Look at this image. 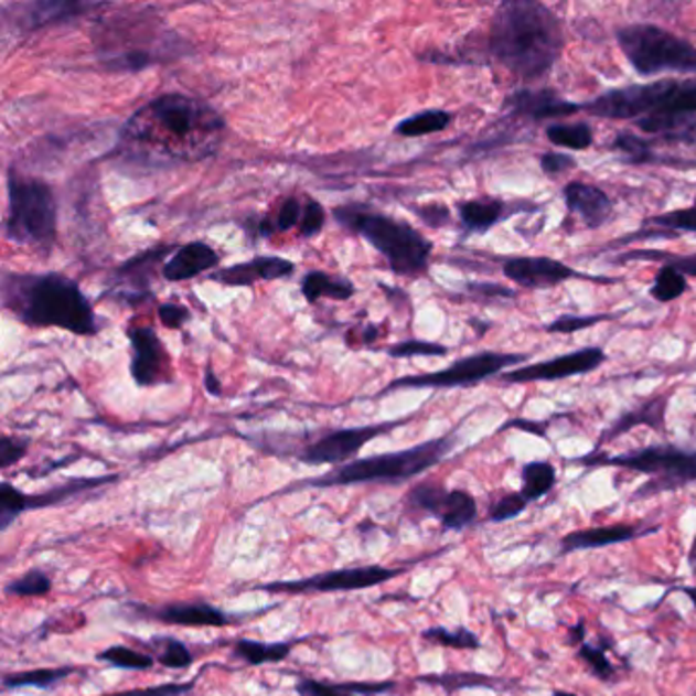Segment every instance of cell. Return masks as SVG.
I'll use <instances>...</instances> for the list:
<instances>
[{"mask_svg": "<svg viewBox=\"0 0 696 696\" xmlns=\"http://www.w3.org/2000/svg\"><path fill=\"white\" fill-rule=\"evenodd\" d=\"M225 121L194 96H156L136 110L121 129L124 150L146 160L199 162L217 150Z\"/></svg>", "mask_w": 696, "mask_h": 696, "instance_id": "6da1fadb", "label": "cell"}, {"mask_svg": "<svg viewBox=\"0 0 696 696\" xmlns=\"http://www.w3.org/2000/svg\"><path fill=\"white\" fill-rule=\"evenodd\" d=\"M489 50L515 78L523 83L542 81L564 50L560 19L535 0L503 2L492 17Z\"/></svg>", "mask_w": 696, "mask_h": 696, "instance_id": "7a4b0ae2", "label": "cell"}, {"mask_svg": "<svg viewBox=\"0 0 696 696\" xmlns=\"http://www.w3.org/2000/svg\"><path fill=\"white\" fill-rule=\"evenodd\" d=\"M2 307L29 328L64 329L81 338L100 331V321L83 288L64 274L4 272Z\"/></svg>", "mask_w": 696, "mask_h": 696, "instance_id": "3957f363", "label": "cell"}, {"mask_svg": "<svg viewBox=\"0 0 696 696\" xmlns=\"http://www.w3.org/2000/svg\"><path fill=\"white\" fill-rule=\"evenodd\" d=\"M333 218L347 232L364 237L396 276H419L427 270L433 244L409 223L366 205L335 206Z\"/></svg>", "mask_w": 696, "mask_h": 696, "instance_id": "277c9868", "label": "cell"}, {"mask_svg": "<svg viewBox=\"0 0 696 696\" xmlns=\"http://www.w3.org/2000/svg\"><path fill=\"white\" fill-rule=\"evenodd\" d=\"M100 62L115 72H139L164 62L168 52H176V35L165 31L162 19L150 13L117 14L103 21L96 31Z\"/></svg>", "mask_w": 696, "mask_h": 696, "instance_id": "5b68a950", "label": "cell"}, {"mask_svg": "<svg viewBox=\"0 0 696 696\" xmlns=\"http://www.w3.org/2000/svg\"><path fill=\"white\" fill-rule=\"evenodd\" d=\"M456 446V437H437L409 450L378 453L362 460H354L347 464L338 465L333 472L319 479L307 480L314 489H331V486H350V484H366V482H384V484H400L410 479H417L433 465L439 464Z\"/></svg>", "mask_w": 696, "mask_h": 696, "instance_id": "8992f818", "label": "cell"}, {"mask_svg": "<svg viewBox=\"0 0 696 696\" xmlns=\"http://www.w3.org/2000/svg\"><path fill=\"white\" fill-rule=\"evenodd\" d=\"M4 237L14 246L50 251L57 237V203L54 189L40 178H28L11 168L7 178Z\"/></svg>", "mask_w": 696, "mask_h": 696, "instance_id": "52a82bcc", "label": "cell"}, {"mask_svg": "<svg viewBox=\"0 0 696 696\" xmlns=\"http://www.w3.org/2000/svg\"><path fill=\"white\" fill-rule=\"evenodd\" d=\"M582 110L604 119H633L660 115H696V81H657L613 88L597 96Z\"/></svg>", "mask_w": 696, "mask_h": 696, "instance_id": "ba28073f", "label": "cell"}, {"mask_svg": "<svg viewBox=\"0 0 696 696\" xmlns=\"http://www.w3.org/2000/svg\"><path fill=\"white\" fill-rule=\"evenodd\" d=\"M617 42L629 64L642 76H655L664 72L695 74L696 47L668 29L635 23L617 29Z\"/></svg>", "mask_w": 696, "mask_h": 696, "instance_id": "9c48e42d", "label": "cell"}, {"mask_svg": "<svg viewBox=\"0 0 696 696\" xmlns=\"http://www.w3.org/2000/svg\"><path fill=\"white\" fill-rule=\"evenodd\" d=\"M578 462L585 465H614L652 477L647 484L633 494L635 501L660 492L676 491L696 482V451L676 446H650L619 456H588Z\"/></svg>", "mask_w": 696, "mask_h": 696, "instance_id": "30bf717a", "label": "cell"}, {"mask_svg": "<svg viewBox=\"0 0 696 696\" xmlns=\"http://www.w3.org/2000/svg\"><path fill=\"white\" fill-rule=\"evenodd\" d=\"M527 355L501 354V352H480V354L468 355L451 366L429 374H413L396 378L386 386L384 393L396 390V388H453V386H470V384L482 383L491 378L494 374L505 372L508 366H515L523 362Z\"/></svg>", "mask_w": 696, "mask_h": 696, "instance_id": "8fae6325", "label": "cell"}, {"mask_svg": "<svg viewBox=\"0 0 696 696\" xmlns=\"http://www.w3.org/2000/svg\"><path fill=\"white\" fill-rule=\"evenodd\" d=\"M403 570H390L383 566H354V568H342V570H331V572L314 574L309 578L299 580H280L264 585L261 590L270 592H347V590H364V588L381 587L388 580L396 578Z\"/></svg>", "mask_w": 696, "mask_h": 696, "instance_id": "7c38bea8", "label": "cell"}, {"mask_svg": "<svg viewBox=\"0 0 696 696\" xmlns=\"http://www.w3.org/2000/svg\"><path fill=\"white\" fill-rule=\"evenodd\" d=\"M396 425L400 424L362 425V427L331 431L328 436L319 437L311 446H307L299 453V460L309 465L345 464L347 460L357 456V451L370 443L374 437L384 436Z\"/></svg>", "mask_w": 696, "mask_h": 696, "instance_id": "4fadbf2b", "label": "cell"}, {"mask_svg": "<svg viewBox=\"0 0 696 696\" xmlns=\"http://www.w3.org/2000/svg\"><path fill=\"white\" fill-rule=\"evenodd\" d=\"M127 338L131 342V366L129 372L139 386H158L172 383V362L170 354L160 340V335L151 328L127 329Z\"/></svg>", "mask_w": 696, "mask_h": 696, "instance_id": "5bb4252c", "label": "cell"}, {"mask_svg": "<svg viewBox=\"0 0 696 696\" xmlns=\"http://www.w3.org/2000/svg\"><path fill=\"white\" fill-rule=\"evenodd\" d=\"M503 272L515 285H520L523 288H533V290L558 287L561 282H568V280H592V282H601V285L614 282V278L578 272L576 268L564 264V261L554 260V258H542V256H535V258H511V260L505 261Z\"/></svg>", "mask_w": 696, "mask_h": 696, "instance_id": "9a60e30c", "label": "cell"}, {"mask_svg": "<svg viewBox=\"0 0 696 696\" xmlns=\"http://www.w3.org/2000/svg\"><path fill=\"white\" fill-rule=\"evenodd\" d=\"M607 355L601 347H585L572 354L558 355L547 362H537L523 368L511 370L503 376L508 384L554 383L572 376H582L592 370L601 368Z\"/></svg>", "mask_w": 696, "mask_h": 696, "instance_id": "2e32d148", "label": "cell"}, {"mask_svg": "<svg viewBox=\"0 0 696 696\" xmlns=\"http://www.w3.org/2000/svg\"><path fill=\"white\" fill-rule=\"evenodd\" d=\"M143 617L180 628H227L232 614L205 601L170 602L164 607H137Z\"/></svg>", "mask_w": 696, "mask_h": 696, "instance_id": "e0dca14e", "label": "cell"}, {"mask_svg": "<svg viewBox=\"0 0 696 696\" xmlns=\"http://www.w3.org/2000/svg\"><path fill=\"white\" fill-rule=\"evenodd\" d=\"M295 274V264L278 256H256L211 272V280L225 287H254L256 282L282 280Z\"/></svg>", "mask_w": 696, "mask_h": 696, "instance_id": "ac0fdd59", "label": "cell"}, {"mask_svg": "<svg viewBox=\"0 0 696 696\" xmlns=\"http://www.w3.org/2000/svg\"><path fill=\"white\" fill-rule=\"evenodd\" d=\"M506 107L511 109L513 115H523L529 117L533 121H542V119H560V117H570L574 113L582 110V105L570 103L560 95H556L549 88H523L508 96Z\"/></svg>", "mask_w": 696, "mask_h": 696, "instance_id": "d6986e66", "label": "cell"}, {"mask_svg": "<svg viewBox=\"0 0 696 696\" xmlns=\"http://www.w3.org/2000/svg\"><path fill=\"white\" fill-rule=\"evenodd\" d=\"M564 201L568 211L582 218V223L588 229H599L602 227L611 213L613 203L611 199L599 189L587 182H570L564 186Z\"/></svg>", "mask_w": 696, "mask_h": 696, "instance_id": "ffe728a7", "label": "cell"}, {"mask_svg": "<svg viewBox=\"0 0 696 696\" xmlns=\"http://www.w3.org/2000/svg\"><path fill=\"white\" fill-rule=\"evenodd\" d=\"M221 256L205 242H191L186 246L178 247L174 256L165 261L162 276L168 282H184L199 274L208 272L217 268Z\"/></svg>", "mask_w": 696, "mask_h": 696, "instance_id": "44dd1931", "label": "cell"}, {"mask_svg": "<svg viewBox=\"0 0 696 696\" xmlns=\"http://www.w3.org/2000/svg\"><path fill=\"white\" fill-rule=\"evenodd\" d=\"M657 532L654 529H642L638 525H628V523H614V525H602V527H592V529H578V532L568 533L561 539V554H570V552H580V549H595V547L614 546V544H625L645 533Z\"/></svg>", "mask_w": 696, "mask_h": 696, "instance_id": "7402d4cb", "label": "cell"}, {"mask_svg": "<svg viewBox=\"0 0 696 696\" xmlns=\"http://www.w3.org/2000/svg\"><path fill=\"white\" fill-rule=\"evenodd\" d=\"M172 249H174L172 246L156 247L124 264L115 274V285L119 287L115 297H127L131 302H136V297H148L150 295L148 285H150L153 266L162 261L165 254H170Z\"/></svg>", "mask_w": 696, "mask_h": 696, "instance_id": "603a6c76", "label": "cell"}, {"mask_svg": "<svg viewBox=\"0 0 696 696\" xmlns=\"http://www.w3.org/2000/svg\"><path fill=\"white\" fill-rule=\"evenodd\" d=\"M460 221L468 233H486L511 215V206L501 199H474L458 205Z\"/></svg>", "mask_w": 696, "mask_h": 696, "instance_id": "cb8c5ba5", "label": "cell"}, {"mask_svg": "<svg viewBox=\"0 0 696 696\" xmlns=\"http://www.w3.org/2000/svg\"><path fill=\"white\" fill-rule=\"evenodd\" d=\"M302 295L309 302L321 301H350L355 295L354 282L345 276H333V274L313 270L302 276Z\"/></svg>", "mask_w": 696, "mask_h": 696, "instance_id": "d4e9b609", "label": "cell"}, {"mask_svg": "<svg viewBox=\"0 0 696 696\" xmlns=\"http://www.w3.org/2000/svg\"><path fill=\"white\" fill-rule=\"evenodd\" d=\"M25 14H21L25 21V29L45 28L54 23H64L72 17H78L88 9H96L95 4H81V2H35L19 7Z\"/></svg>", "mask_w": 696, "mask_h": 696, "instance_id": "484cf974", "label": "cell"}, {"mask_svg": "<svg viewBox=\"0 0 696 696\" xmlns=\"http://www.w3.org/2000/svg\"><path fill=\"white\" fill-rule=\"evenodd\" d=\"M292 652V643L288 642H254V640H239L233 645V655L246 662L247 666H261V664H278L287 660Z\"/></svg>", "mask_w": 696, "mask_h": 696, "instance_id": "4316f807", "label": "cell"}, {"mask_svg": "<svg viewBox=\"0 0 696 696\" xmlns=\"http://www.w3.org/2000/svg\"><path fill=\"white\" fill-rule=\"evenodd\" d=\"M479 517L477 499L465 491H450L448 505L441 515V525L448 532H462Z\"/></svg>", "mask_w": 696, "mask_h": 696, "instance_id": "83f0119b", "label": "cell"}, {"mask_svg": "<svg viewBox=\"0 0 696 696\" xmlns=\"http://www.w3.org/2000/svg\"><path fill=\"white\" fill-rule=\"evenodd\" d=\"M451 121H453V115L448 110H421V113L407 117L396 125L395 133L400 137L433 136V133L448 129Z\"/></svg>", "mask_w": 696, "mask_h": 696, "instance_id": "f1b7e54d", "label": "cell"}, {"mask_svg": "<svg viewBox=\"0 0 696 696\" xmlns=\"http://www.w3.org/2000/svg\"><path fill=\"white\" fill-rule=\"evenodd\" d=\"M448 496H450V491L443 484L421 482V484L410 489L409 494H407V505L417 513H425V515L441 520L446 505H448Z\"/></svg>", "mask_w": 696, "mask_h": 696, "instance_id": "f546056e", "label": "cell"}, {"mask_svg": "<svg viewBox=\"0 0 696 696\" xmlns=\"http://www.w3.org/2000/svg\"><path fill=\"white\" fill-rule=\"evenodd\" d=\"M69 674H74V668H40L28 670V672H17L7 674L2 678V684L7 690L13 688H42L50 690L55 684L64 683Z\"/></svg>", "mask_w": 696, "mask_h": 696, "instance_id": "4dcf8cb0", "label": "cell"}, {"mask_svg": "<svg viewBox=\"0 0 696 696\" xmlns=\"http://www.w3.org/2000/svg\"><path fill=\"white\" fill-rule=\"evenodd\" d=\"M148 647L151 655L156 657V662H160L168 670L191 668L194 662V655L189 650V645L170 635L153 638L148 642Z\"/></svg>", "mask_w": 696, "mask_h": 696, "instance_id": "1f68e13d", "label": "cell"}, {"mask_svg": "<svg viewBox=\"0 0 696 696\" xmlns=\"http://www.w3.org/2000/svg\"><path fill=\"white\" fill-rule=\"evenodd\" d=\"M521 480H523L521 494L529 503L539 501L542 496H546L547 492L554 489V484H556V468L549 462H529V464L523 465Z\"/></svg>", "mask_w": 696, "mask_h": 696, "instance_id": "d6a6232c", "label": "cell"}, {"mask_svg": "<svg viewBox=\"0 0 696 696\" xmlns=\"http://www.w3.org/2000/svg\"><path fill=\"white\" fill-rule=\"evenodd\" d=\"M664 413H666V398H655V400L647 403L642 409L623 415V417L607 431L604 439L621 436V433H625L629 429H633L635 425L645 424L652 425L654 429H662V427H664Z\"/></svg>", "mask_w": 696, "mask_h": 696, "instance_id": "836d02e7", "label": "cell"}, {"mask_svg": "<svg viewBox=\"0 0 696 696\" xmlns=\"http://www.w3.org/2000/svg\"><path fill=\"white\" fill-rule=\"evenodd\" d=\"M302 211H304V199L288 196L278 206L276 215L261 218L258 233L261 237H270L274 233L288 232L292 227H299L302 221Z\"/></svg>", "mask_w": 696, "mask_h": 696, "instance_id": "e575fe53", "label": "cell"}, {"mask_svg": "<svg viewBox=\"0 0 696 696\" xmlns=\"http://www.w3.org/2000/svg\"><path fill=\"white\" fill-rule=\"evenodd\" d=\"M110 480L115 479L107 477V479L69 480L66 484L55 486L52 491L43 492V494H35V496L29 494L28 506L29 508H42V506L57 505V503H64V501H68V499L81 494V492L90 491V489H96L100 484H107Z\"/></svg>", "mask_w": 696, "mask_h": 696, "instance_id": "d590c367", "label": "cell"}, {"mask_svg": "<svg viewBox=\"0 0 696 696\" xmlns=\"http://www.w3.org/2000/svg\"><path fill=\"white\" fill-rule=\"evenodd\" d=\"M547 139L558 146L574 151H585L592 146L595 136L587 124H556L549 125L546 131Z\"/></svg>", "mask_w": 696, "mask_h": 696, "instance_id": "8d00e7d4", "label": "cell"}, {"mask_svg": "<svg viewBox=\"0 0 696 696\" xmlns=\"http://www.w3.org/2000/svg\"><path fill=\"white\" fill-rule=\"evenodd\" d=\"M688 288V280L674 266L664 264L655 274L654 285L650 288L652 299L657 302H672L681 299Z\"/></svg>", "mask_w": 696, "mask_h": 696, "instance_id": "74e56055", "label": "cell"}, {"mask_svg": "<svg viewBox=\"0 0 696 696\" xmlns=\"http://www.w3.org/2000/svg\"><path fill=\"white\" fill-rule=\"evenodd\" d=\"M96 660L107 662L110 666L121 670H150L156 664V657L151 654H143L127 645H110L96 655Z\"/></svg>", "mask_w": 696, "mask_h": 696, "instance_id": "f35d334b", "label": "cell"}, {"mask_svg": "<svg viewBox=\"0 0 696 696\" xmlns=\"http://www.w3.org/2000/svg\"><path fill=\"white\" fill-rule=\"evenodd\" d=\"M29 494L19 491L11 482L0 484V532L4 533L13 525L21 513L29 511Z\"/></svg>", "mask_w": 696, "mask_h": 696, "instance_id": "ab89813d", "label": "cell"}, {"mask_svg": "<svg viewBox=\"0 0 696 696\" xmlns=\"http://www.w3.org/2000/svg\"><path fill=\"white\" fill-rule=\"evenodd\" d=\"M424 640L436 643V645H443V647H453V650H479L480 647L479 635L465 628L425 629Z\"/></svg>", "mask_w": 696, "mask_h": 696, "instance_id": "60d3db41", "label": "cell"}, {"mask_svg": "<svg viewBox=\"0 0 696 696\" xmlns=\"http://www.w3.org/2000/svg\"><path fill=\"white\" fill-rule=\"evenodd\" d=\"M50 590H52L50 576L40 570V568H33V570H29L23 576L13 578L4 587V595L7 597H45Z\"/></svg>", "mask_w": 696, "mask_h": 696, "instance_id": "b9f144b4", "label": "cell"}, {"mask_svg": "<svg viewBox=\"0 0 696 696\" xmlns=\"http://www.w3.org/2000/svg\"><path fill=\"white\" fill-rule=\"evenodd\" d=\"M299 696H354L368 695L366 684H329L319 683L314 678H299L297 683Z\"/></svg>", "mask_w": 696, "mask_h": 696, "instance_id": "7bdbcfd3", "label": "cell"}, {"mask_svg": "<svg viewBox=\"0 0 696 696\" xmlns=\"http://www.w3.org/2000/svg\"><path fill=\"white\" fill-rule=\"evenodd\" d=\"M613 150L623 153L625 160L631 164H645V162L654 160L652 146L642 137L633 136V133H619L614 137Z\"/></svg>", "mask_w": 696, "mask_h": 696, "instance_id": "ee69618b", "label": "cell"}, {"mask_svg": "<svg viewBox=\"0 0 696 696\" xmlns=\"http://www.w3.org/2000/svg\"><path fill=\"white\" fill-rule=\"evenodd\" d=\"M647 223L664 227L668 232H688L696 233V205L688 208H676L664 215L647 218Z\"/></svg>", "mask_w": 696, "mask_h": 696, "instance_id": "f6af8a7d", "label": "cell"}, {"mask_svg": "<svg viewBox=\"0 0 696 696\" xmlns=\"http://www.w3.org/2000/svg\"><path fill=\"white\" fill-rule=\"evenodd\" d=\"M529 501L521 494V492H508L505 496H501L489 511V520L492 523H505V521L520 517L521 513L527 508Z\"/></svg>", "mask_w": 696, "mask_h": 696, "instance_id": "bcb514c9", "label": "cell"}, {"mask_svg": "<svg viewBox=\"0 0 696 696\" xmlns=\"http://www.w3.org/2000/svg\"><path fill=\"white\" fill-rule=\"evenodd\" d=\"M611 314H564L554 323L546 325L547 333H576L582 329L595 328L597 323L609 321Z\"/></svg>", "mask_w": 696, "mask_h": 696, "instance_id": "7dc6e473", "label": "cell"}, {"mask_svg": "<svg viewBox=\"0 0 696 696\" xmlns=\"http://www.w3.org/2000/svg\"><path fill=\"white\" fill-rule=\"evenodd\" d=\"M424 683L439 684L443 688H448L450 693L458 688H472V686H494L491 676L484 674H443V676H424Z\"/></svg>", "mask_w": 696, "mask_h": 696, "instance_id": "c3c4849f", "label": "cell"}, {"mask_svg": "<svg viewBox=\"0 0 696 696\" xmlns=\"http://www.w3.org/2000/svg\"><path fill=\"white\" fill-rule=\"evenodd\" d=\"M625 260H660L666 261L668 266H674L678 272L684 276H695L696 278V254H688V256H672V254H660V251H633L623 256Z\"/></svg>", "mask_w": 696, "mask_h": 696, "instance_id": "681fc988", "label": "cell"}, {"mask_svg": "<svg viewBox=\"0 0 696 696\" xmlns=\"http://www.w3.org/2000/svg\"><path fill=\"white\" fill-rule=\"evenodd\" d=\"M578 657L582 662H587L588 668L592 670V674L599 676L601 681H609L613 676V664L609 662V657L604 654V647L590 645V643L585 642L578 650Z\"/></svg>", "mask_w": 696, "mask_h": 696, "instance_id": "f907efd6", "label": "cell"}, {"mask_svg": "<svg viewBox=\"0 0 696 696\" xmlns=\"http://www.w3.org/2000/svg\"><path fill=\"white\" fill-rule=\"evenodd\" d=\"M325 221H328V213L321 203H317L314 199H304V211H302V221L299 225L302 237H307V239L317 237L319 233L323 232Z\"/></svg>", "mask_w": 696, "mask_h": 696, "instance_id": "816d5d0a", "label": "cell"}, {"mask_svg": "<svg viewBox=\"0 0 696 696\" xmlns=\"http://www.w3.org/2000/svg\"><path fill=\"white\" fill-rule=\"evenodd\" d=\"M386 354L393 357H410V355H446L448 347L436 342H421V340H409L388 347Z\"/></svg>", "mask_w": 696, "mask_h": 696, "instance_id": "f5cc1de1", "label": "cell"}, {"mask_svg": "<svg viewBox=\"0 0 696 696\" xmlns=\"http://www.w3.org/2000/svg\"><path fill=\"white\" fill-rule=\"evenodd\" d=\"M28 453V443L19 441L13 437H0V468L9 470L11 465L17 464L21 458H25Z\"/></svg>", "mask_w": 696, "mask_h": 696, "instance_id": "db71d44e", "label": "cell"}, {"mask_svg": "<svg viewBox=\"0 0 696 696\" xmlns=\"http://www.w3.org/2000/svg\"><path fill=\"white\" fill-rule=\"evenodd\" d=\"M158 314H160V321H162L168 329L184 328V325L191 321V311H189L184 304H176V302H164V304H160Z\"/></svg>", "mask_w": 696, "mask_h": 696, "instance_id": "11a10c76", "label": "cell"}, {"mask_svg": "<svg viewBox=\"0 0 696 696\" xmlns=\"http://www.w3.org/2000/svg\"><path fill=\"white\" fill-rule=\"evenodd\" d=\"M192 690V683L186 684H160V686H150V688H137V690H127V693H117V695L107 696H182Z\"/></svg>", "mask_w": 696, "mask_h": 696, "instance_id": "9f6ffc18", "label": "cell"}, {"mask_svg": "<svg viewBox=\"0 0 696 696\" xmlns=\"http://www.w3.org/2000/svg\"><path fill=\"white\" fill-rule=\"evenodd\" d=\"M572 168H576V160L570 158V156H566V153L547 151V153L542 156V170H544L546 174H552V176L561 174V172H568V170H572Z\"/></svg>", "mask_w": 696, "mask_h": 696, "instance_id": "6f0895ef", "label": "cell"}, {"mask_svg": "<svg viewBox=\"0 0 696 696\" xmlns=\"http://www.w3.org/2000/svg\"><path fill=\"white\" fill-rule=\"evenodd\" d=\"M415 211H417L415 215L421 218L425 225H429V227L439 229V227H443V225L450 223V211L443 205L417 206Z\"/></svg>", "mask_w": 696, "mask_h": 696, "instance_id": "680465c9", "label": "cell"}, {"mask_svg": "<svg viewBox=\"0 0 696 696\" xmlns=\"http://www.w3.org/2000/svg\"><path fill=\"white\" fill-rule=\"evenodd\" d=\"M585 638H587V628H585V621L580 619L576 625L568 629V643L570 645H582Z\"/></svg>", "mask_w": 696, "mask_h": 696, "instance_id": "91938a15", "label": "cell"}, {"mask_svg": "<svg viewBox=\"0 0 696 696\" xmlns=\"http://www.w3.org/2000/svg\"><path fill=\"white\" fill-rule=\"evenodd\" d=\"M205 386L211 395H221V383H218V378L215 376V372H213L211 366H206Z\"/></svg>", "mask_w": 696, "mask_h": 696, "instance_id": "94428289", "label": "cell"}, {"mask_svg": "<svg viewBox=\"0 0 696 696\" xmlns=\"http://www.w3.org/2000/svg\"><path fill=\"white\" fill-rule=\"evenodd\" d=\"M688 564H690L693 570H696V537L695 542H693V547H690V554H688Z\"/></svg>", "mask_w": 696, "mask_h": 696, "instance_id": "6125c7cd", "label": "cell"}, {"mask_svg": "<svg viewBox=\"0 0 696 696\" xmlns=\"http://www.w3.org/2000/svg\"><path fill=\"white\" fill-rule=\"evenodd\" d=\"M683 590L684 592H686V595H688V599L695 602V607H696V588L686 587V588H683Z\"/></svg>", "mask_w": 696, "mask_h": 696, "instance_id": "be15d7a7", "label": "cell"}, {"mask_svg": "<svg viewBox=\"0 0 696 696\" xmlns=\"http://www.w3.org/2000/svg\"><path fill=\"white\" fill-rule=\"evenodd\" d=\"M554 696H578V695H574V693H566V690H556V693H554Z\"/></svg>", "mask_w": 696, "mask_h": 696, "instance_id": "e7e4bbea", "label": "cell"}]
</instances>
